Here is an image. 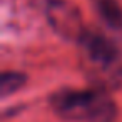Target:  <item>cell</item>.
Here are the masks:
<instances>
[{
  "label": "cell",
  "instance_id": "1",
  "mask_svg": "<svg viewBox=\"0 0 122 122\" xmlns=\"http://www.w3.org/2000/svg\"><path fill=\"white\" fill-rule=\"evenodd\" d=\"M80 65L87 79L100 90H114L122 85V57L119 47L109 37L85 32L79 40Z\"/></svg>",
  "mask_w": 122,
  "mask_h": 122
},
{
  "label": "cell",
  "instance_id": "2",
  "mask_svg": "<svg viewBox=\"0 0 122 122\" xmlns=\"http://www.w3.org/2000/svg\"><path fill=\"white\" fill-rule=\"evenodd\" d=\"M54 112L69 122H110L115 117V104L105 90L62 89L50 97Z\"/></svg>",
  "mask_w": 122,
  "mask_h": 122
},
{
  "label": "cell",
  "instance_id": "3",
  "mask_svg": "<svg viewBox=\"0 0 122 122\" xmlns=\"http://www.w3.org/2000/svg\"><path fill=\"white\" fill-rule=\"evenodd\" d=\"M44 14L50 27L64 39L79 42L87 32L82 25V17L77 7H74L67 0H45Z\"/></svg>",
  "mask_w": 122,
  "mask_h": 122
},
{
  "label": "cell",
  "instance_id": "4",
  "mask_svg": "<svg viewBox=\"0 0 122 122\" xmlns=\"http://www.w3.org/2000/svg\"><path fill=\"white\" fill-rule=\"evenodd\" d=\"M92 5L104 24H107L110 29L122 30V9L117 0H92Z\"/></svg>",
  "mask_w": 122,
  "mask_h": 122
},
{
  "label": "cell",
  "instance_id": "5",
  "mask_svg": "<svg viewBox=\"0 0 122 122\" xmlns=\"http://www.w3.org/2000/svg\"><path fill=\"white\" fill-rule=\"evenodd\" d=\"M27 82V75L20 72H4L0 75V94L2 97H7L19 89H22Z\"/></svg>",
  "mask_w": 122,
  "mask_h": 122
}]
</instances>
